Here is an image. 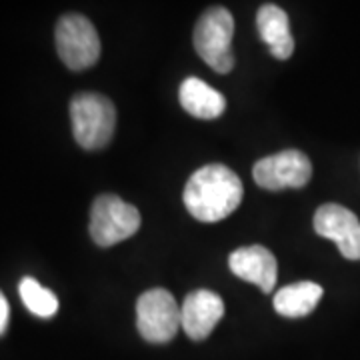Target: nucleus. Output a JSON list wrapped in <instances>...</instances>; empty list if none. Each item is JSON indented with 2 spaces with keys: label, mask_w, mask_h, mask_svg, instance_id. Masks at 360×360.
Returning a JSON list of instances; mask_svg holds the SVG:
<instances>
[{
  "label": "nucleus",
  "mask_w": 360,
  "mask_h": 360,
  "mask_svg": "<svg viewBox=\"0 0 360 360\" xmlns=\"http://www.w3.org/2000/svg\"><path fill=\"white\" fill-rule=\"evenodd\" d=\"M136 326L142 338L153 345L170 342L182 328V314L174 296L165 288L142 292L136 302Z\"/></svg>",
  "instance_id": "423d86ee"
},
{
  "label": "nucleus",
  "mask_w": 360,
  "mask_h": 360,
  "mask_svg": "<svg viewBox=\"0 0 360 360\" xmlns=\"http://www.w3.org/2000/svg\"><path fill=\"white\" fill-rule=\"evenodd\" d=\"M252 176L258 186L274 193L284 188H302L312 176V165L304 153L290 148L260 158L252 168Z\"/></svg>",
  "instance_id": "0eeeda50"
},
{
  "label": "nucleus",
  "mask_w": 360,
  "mask_h": 360,
  "mask_svg": "<svg viewBox=\"0 0 360 360\" xmlns=\"http://www.w3.org/2000/svg\"><path fill=\"white\" fill-rule=\"evenodd\" d=\"M8 316H11V309H8V300L0 292V336L6 333L8 326Z\"/></svg>",
  "instance_id": "2eb2a0df"
},
{
  "label": "nucleus",
  "mask_w": 360,
  "mask_h": 360,
  "mask_svg": "<svg viewBox=\"0 0 360 360\" xmlns=\"http://www.w3.org/2000/svg\"><path fill=\"white\" fill-rule=\"evenodd\" d=\"M234 18L224 6H212L202 13L194 26V49L210 68L226 75L234 68Z\"/></svg>",
  "instance_id": "7ed1b4c3"
},
{
  "label": "nucleus",
  "mask_w": 360,
  "mask_h": 360,
  "mask_svg": "<svg viewBox=\"0 0 360 360\" xmlns=\"http://www.w3.org/2000/svg\"><path fill=\"white\" fill-rule=\"evenodd\" d=\"M314 231L335 240L340 255L348 260H360L359 217L340 205H322L314 214Z\"/></svg>",
  "instance_id": "6e6552de"
},
{
  "label": "nucleus",
  "mask_w": 360,
  "mask_h": 360,
  "mask_svg": "<svg viewBox=\"0 0 360 360\" xmlns=\"http://www.w3.org/2000/svg\"><path fill=\"white\" fill-rule=\"evenodd\" d=\"M70 120L78 144L84 150H101L115 134L116 108L103 94L82 92L70 101Z\"/></svg>",
  "instance_id": "f03ea898"
},
{
  "label": "nucleus",
  "mask_w": 360,
  "mask_h": 360,
  "mask_svg": "<svg viewBox=\"0 0 360 360\" xmlns=\"http://www.w3.org/2000/svg\"><path fill=\"white\" fill-rule=\"evenodd\" d=\"M229 266L232 274H236L246 283L257 284L262 292L269 295L274 290L278 278V264L266 246L252 245L236 248L229 258Z\"/></svg>",
  "instance_id": "9d476101"
},
{
  "label": "nucleus",
  "mask_w": 360,
  "mask_h": 360,
  "mask_svg": "<svg viewBox=\"0 0 360 360\" xmlns=\"http://www.w3.org/2000/svg\"><path fill=\"white\" fill-rule=\"evenodd\" d=\"M243 182L224 165L198 168L184 186V206L200 222H219L231 217L243 202Z\"/></svg>",
  "instance_id": "f257e3e1"
},
{
  "label": "nucleus",
  "mask_w": 360,
  "mask_h": 360,
  "mask_svg": "<svg viewBox=\"0 0 360 360\" xmlns=\"http://www.w3.org/2000/svg\"><path fill=\"white\" fill-rule=\"evenodd\" d=\"M257 28L260 39L269 44L270 54L278 60H286L295 52V39L290 32V20L276 4H262L257 14Z\"/></svg>",
  "instance_id": "9b49d317"
},
{
  "label": "nucleus",
  "mask_w": 360,
  "mask_h": 360,
  "mask_svg": "<svg viewBox=\"0 0 360 360\" xmlns=\"http://www.w3.org/2000/svg\"><path fill=\"white\" fill-rule=\"evenodd\" d=\"M141 229V212L116 194H103L90 210V236L103 248L115 246Z\"/></svg>",
  "instance_id": "20e7f679"
},
{
  "label": "nucleus",
  "mask_w": 360,
  "mask_h": 360,
  "mask_svg": "<svg viewBox=\"0 0 360 360\" xmlns=\"http://www.w3.org/2000/svg\"><path fill=\"white\" fill-rule=\"evenodd\" d=\"M179 98L182 108L188 115L202 118V120H212L219 118L224 108H226V98L220 94L219 90L208 86L200 78H186L179 90Z\"/></svg>",
  "instance_id": "f8f14e48"
},
{
  "label": "nucleus",
  "mask_w": 360,
  "mask_h": 360,
  "mask_svg": "<svg viewBox=\"0 0 360 360\" xmlns=\"http://www.w3.org/2000/svg\"><path fill=\"white\" fill-rule=\"evenodd\" d=\"M18 292L25 307L40 319H52L58 312V298L49 288L40 286L39 281L26 276L18 284Z\"/></svg>",
  "instance_id": "4468645a"
},
{
  "label": "nucleus",
  "mask_w": 360,
  "mask_h": 360,
  "mask_svg": "<svg viewBox=\"0 0 360 360\" xmlns=\"http://www.w3.org/2000/svg\"><path fill=\"white\" fill-rule=\"evenodd\" d=\"M322 286L310 281H302V283L290 284L281 288L274 295V310L283 316L288 319H302L309 316L312 310L316 309V304L321 302L322 298Z\"/></svg>",
  "instance_id": "ddd939ff"
},
{
  "label": "nucleus",
  "mask_w": 360,
  "mask_h": 360,
  "mask_svg": "<svg viewBox=\"0 0 360 360\" xmlns=\"http://www.w3.org/2000/svg\"><path fill=\"white\" fill-rule=\"evenodd\" d=\"M182 330L196 342L212 335L214 326L224 316V302L212 290H194L182 302Z\"/></svg>",
  "instance_id": "1a4fd4ad"
},
{
  "label": "nucleus",
  "mask_w": 360,
  "mask_h": 360,
  "mask_svg": "<svg viewBox=\"0 0 360 360\" xmlns=\"http://www.w3.org/2000/svg\"><path fill=\"white\" fill-rule=\"evenodd\" d=\"M56 51L70 70H86L101 58V39L82 14H66L56 25Z\"/></svg>",
  "instance_id": "39448f33"
}]
</instances>
